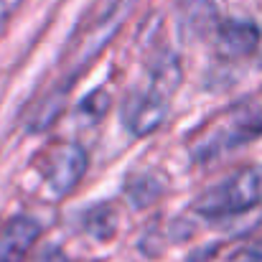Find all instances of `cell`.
<instances>
[{
	"instance_id": "cell-10",
	"label": "cell",
	"mask_w": 262,
	"mask_h": 262,
	"mask_svg": "<svg viewBox=\"0 0 262 262\" xmlns=\"http://www.w3.org/2000/svg\"><path fill=\"white\" fill-rule=\"evenodd\" d=\"M38 262H67V260L61 257V252H59L56 247H49V250H46V255H41V257H38Z\"/></svg>"
},
{
	"instance_id": "cell-7",
	"label": "cell",
	"mask_w": 262,
	"mask_h": 262,
	"mask_svg": "<svg viewBox=\"0 0 262 262\" xmlns=\"http://www.w3.org/2000/svg\"><path fill=\"white\" fill-rule=\"evenodd\" d=\"M87 232H92L99 239L112 237L115 232V211L112 206H94L87 214Z\"/></svg>"
},
{
	"instance_id": "cell-8",
	"label": "cell",
	"mask_w": 262,
	"mask_h": 262,
	"mask_svg": "<svg viewBox=\"0 0 262 262\" xmlns=\"http://www.w3.org/2000/svg\"><path fill=\"white\" fill-rule=\"evenodd\" d=\"M18 5H20V0H0V33L5 31L8 20H10V18L15 15Z\"/></svg>"
},
{
	"instance_id": "cell-3",
	"label": "cell",
	"mask_w": 262,
	"mask_h": 262,
	"mask_svg": "<svg viewBox=\"0 0 262 262\" xmlns=\"http://www.w3.org/2000/svg\"><path fill=\"white\" fill-rule=\"evenodd\" d=\"M84 171H87V153L77 143L56 145L43 158V166H41L43 183L49 186V191L54 196L72 193L79 186V181L84 178Z\"/></svg>"
},
{
	"instance_id": "cell-9",
	"label": "cell",
	"mask_w": 262,
	"mask_h": 262,
	"mask_svg": "<svg viewBox=\"0 0 262 262\" xmlns=\"http://www.w3.org/2000/svg\"><path fill=\"white\" fill-rule=\"evenodd\" d=\"M239 262H262V242L247 247V250L239 255Z\"/></svg>"
},
{
	"instance_id": "cell-6",
	"label": "cell",
	"mask_w": 262,
	"mask_h": 262,
	"mask_svg": "<svg viewBox=\"0 0 262 262\" xmlns=\"http://www.w3.org/2000/svg\"><path fill=\"white\" fill-rule=\"evenodd\" d=\"M260 43V28L250 20H227L219 28V46L227 56H247Z\"/></svg>"
},
{
	"instance_id": "cell-4",
	"label": "cell",
	"mask_w": 262,
	"mask_h": 262,
	"mask_svg": "<svg viewBox=\"0 0 262 262\" xmlns=\"http://www.w3.org/2000/svg\"><path fill=\"white\" fill-rule=\"evenodd\" d=\"M166 112H168V99H166V94H163L161 87H153V89H148V92L133 94L125 102V107H122L125 125L135 135L153 133L166 120Z\"/></svg>"
},
{
	"instance_id": "cell-1",
	"label": "cell",
	"mask_w": 262,
	"mask_h": 262,
	"mask_svg": "<svg viewBox=\"0 0 262 262\" xmlns=\"http://www.w3.org/2000/svg\"><path fill=\"white\" fill-rule=\"evenodd\" d=\"M257 204H262V166H250L206 188L193 201V209L204 216H229L250 211Z\"/></svg>"
},
{
	"instance_id": "cell-5",
	"label": "cell",
	"mask_w": 262,
	"mask_h": 262,
	"mask_svg": "<svg viewBox=\"0 0 262 262\" xmlns=\"http://www.w3.org/2000/svg\"><path fill=\"white\" fill-rule=\"evenodd\" d=\"M38 222L31 216H13L0 227V262H20L38 239Z\"/></svg>"
},
{
	"instance_id": "cell-2",
	"label": "cell",
	"mask_w": 262,
	"mask_h": 262,
	"mask_svg": "<svg viewBox=\"0 0 262 262\" xmlns=\"http://www.w3.org/2000/svg\"><path fill=\"white\" fill-rule=\"evenodd\" d=\"M138 0H110L104 13L89 26L84 31V36L77 41V49L72 51V61H69V69H72V77L79 74L82 69H87V64L99 54V49L115 36L117 26L130 15L133 5Z\"/></svg>"
}]
</instances>
